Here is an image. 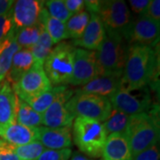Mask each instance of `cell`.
Segmentation results:
<instances>
[{
	"label": "cell",
	"instance_id": "6da1fadb",
	"mask_svg": "<svg viewBox=\"0 0 160 160\" xmlns=\"http://www.w3.org/2000/svg\"><path fill=\"white\" fill-rule=\"evenodd\" d=\"M158 59L153 46L129 45L122 83L129 87L149 86L157 77Z\"/></svg>",
	"mask_w": 160,
	"mask_h": 160
},
{
	"label": "cell",
	"instance_id": "7a4b0ae2",
	"mask_svg": "<svg viewBox=\"0 0 160 160\" xmlns=\"http://www.w3.org/2000/svg\"><path fill=\"white\" fill-rule=\"evenodd\" d=\"M158 106H154L148 112L130 116L126 134L132 156L150 148L159 141Z\"/></svg>",
	"mask_w": 160,
	"mask_h": 160
},
{
	"label": "cell",
	"instance_id": "3957f363",
	"mask_svg": "<svg viewBox=\"0 0 160 160\" xmlns=\"http://www.w3.org/2000/svg\"><path fill=\"white\" fill-rule=\"evenodd\" d=\"M72 126L73 140L80 151L91 158H101L108 137L102 123L85 118H76Z\"/></svg>",
	"mask_w": 160,
	"mask_h": 160
},
{
	"label": "cell",
	"instance_id": "277c9868",
	"mask_svg": "<svg viewBox=\"0 0 160 160\" xmlns=\"http://www.w3.org/2000/svg\"><path fill=\"white\" fill-rule=\"evenodd\" d=\"M129 44L119 36L107 35L96 50L98 76L121 75L125 69Z\"/></svg>",
	"mask_w": 160,
	"mask_h": 160
},
{
	"label": "cell",
	"instance_id": "5b68a950",
	"mask_svg": "<svg viewBox=\"0 0 160 160\" xmlns=\"http://www.w3.org/2000/svg\"><path fill=\"white\" fill-rule=\"evenodd\" d=\"M72 43L61 42L54 46L43 64L48 79L53 86L69 84L73 73L74 52Z\"/></svg>",
	"mask_w": 160,
	"mask_h": 160
},
{
	"label": "cell",
	"instance_id": "8992f818",
	"mask_svg": "<svg viewBox=\"0 0 160 160\" xmlns=\"http://www.w3.org/2000/svg\"><path fill=\"white\" fill-rule=\"evenodd\" d=\"M66 109L76 118H85L104 122L110 115L112 106L109 98L81 92L78 90L65 104Z\"/></svg>",
	"mask_w": 160,
	"mask_h": 160
},
{
	"label": "cell",
	"instance_id": "52a82bcc",
	"mask_svg": "<svg viewBox=\"0 0 160 160\" xmlns=\"http://www.w3.org/2000/svg\"><path fill=\"white\" fill-rule=\"evenodd\" d=\"M109 100L112 109L129 116L148 112L152 108L149 86L129 87L122 83L119 89Z\"/></svg>",
	"mask_w": 160,
	"mask_h": 160
},
{
	"label": "cell",
	"instance_id": "ba28073f",
	"mask_svg": "<svg viewBox=\"0 0 160 160\" xmlns=\"http://www.w3.org/2000/svg\"><path fill=\"white\" fill-rule=\"evenodd\" d=\"M98 16L102 22L106 34L119 36L126 40L132 17L126 1H102Z\"/></svg>",
	"mask_w": 160,
	"mask_h": 160
},
{
	"label": "cell",
	"instance_id": "9c48e42d",
	"mask_svg": "<svg viewBox=\"0 0 160 160\" xmlns=\"http://www.w3.org/2000/svg\"><path fill=\"white\" fill-rule=\"evenodd\" d=\"M12 87L18 97L24 102H28L51 89L52 84L44 70L43 65L35 62L31 69Z\"/></svg>",
	"mask_w": 160,
	"mask_h": 160
},
{
	"label": "cell",
	"instance_id": "30bf717a",
	"mask_svg": "<svg viewBox=\"0 0 160 160\" xmlns=\"http://www.w3.org/2000/svg\"><path fill=\"white\" fill-rule=\"evenodd\" d=\"M73 94L74 92L70 90L68 86H62V89L56 99L43 113L44 126L49 128L72 126L75 118L66 109L65 104Z\"/></svg>",
	"mask_w": 160,
	"mask_h": 160
},
{
	"label": "cell",
	"instance_id": "8fae6325",
	"mask_svg": "<svg viewBox=\"0 0 160 160\" xmlns=\"http://www.w3.org/2000/svg\"><path fill=\"white\" fill-rule=\"evenodd\" d=\"M159 34L160 23L142 14L135 19L132 18L126 41L129 45L152 46L159 39Z\"/></svg>",
	"mask_w": 160,
	"mask_h": 160
},
{
	"label": "cell",
	"instance_id": "7c38bea8",
	"mask_svg": "<svg viewBox=\"0 0 160 160\" xmlns=\"http://www.w3.org/2000/svg\"><path fill=\"white\" fill-rule=\"evenodd\" d=\"M98 76L96 52L76 48L74 52L73 73L69 84L84 86Z\"/></svg>",
	"mask_w": 160,
	"mask_h": 160
},
{
	"label": "cell",
	"instance_id": "4fadbf2b",
	"mask_svg": "<svg viewBox=\"0 0 160 160\" xmlns=\"http://www.w3.org/2000/svg\"><path fill=\"white\" fill-rule=\"evenodd\" d=\"M45 6V1L18 0L14 1L11 10L12 21L14 28L32 27L40 23V13Z\"/></svg>",
	"mask_w": 160,
	"mask_h": 160
},
{
	"label": "cell",
	"instance_id": "5bb4252c",
	"mask_svg": "<svg viewBox=\"0 0 160 160\" xmlns=\"http://www.w3.org/2000/svg\"><path fill=\"white\" fill-rule=\"evenodd\" d=\"M106 38V30L97 14H90V20L83 35L73 40V46L85 50H97Z\"/></svg>",
	"mask_w": 160,
	"mask_h": 160
},
{
	"label": "cell",
	"instance_id": "9a60e30c",
	"mask_svg": "<svg viewBox=\"0 0 160 160\" xmlns=\"http://www.w3.org/2000/svg\"><path fill=\"white\" fill-rule=\"evenodd\" d=\"M18 96L11 84L3 80L0 86V129L16 123Z\"/></svg>",
	"mask_w": 160,
	"mask_h": 160
},
{
	"label": "cell",
	"instance_id": "2e32d148",
	"mask_svg": "<svg viewBox=\"0 0 160 160\" xmlns=\"http://www.w3.org/2000/svg\"><path fill=\"white\" fill-rule=\"evenodd\" d=\"M38 142L48 149H69L72 144L71 127H39Z\"/></svg>",
	"mask_w": 160,
	"mask_h": 160
},
{
	"label": "cell",
	"instance_id": "e0dca14e",
	"mask_svg": "<svg viewBox=\"0 0 160 160\" xmlns=\"http://www.w3.org/2000/svg\"><path fill=\"white\" fill-rule=\"evenodd\" d=\"M122 84L121 75H103L97 76L87 84L78 89L81 92L96 94L109 98L119 89Z\"/></svg>",
	"mask_w": 160,
	"mask_h": 160
},
{
	"label": "cell",
	"instance_id": "ac0fdd59",
	"mask_svg": "<svg viewBox=\"0 0 160 160\" xmlns=\"http://www.w3.org/2000/svg\"><path fill=\"white\" fill-rule=\"evenodd\" d=\"M102 157L103 160H132V155L125 132L109 134L104 144Z\"/></svg>",
	"mask_w": 160,
	"mask_h": 160
},
{
	"label": "cell",
	"instance_id": "d6986e66",
	"mask_svg": "<svg viewBox=\"0 0 160 160\" xmlns=\"http://www.w3.org/2000/svg\"><path fill=\"white\" fill-rule=\"evenodd\" d=\"M39 127L32 128L13 123L0 129V138L12 146H22L38 141Z\"/></svg>",
	"mask_w": 160,
	"mask_h": 160
},
{
	"label": "cell",
	"instance_id": "ffe728a7",
	"mask_svg": "<svg viewBox=\"0 0 160 160\" xmlns=\"http://www.w3.org/2000/svg\"><path fill=\"white\" fill-rule=\"evenodd\" d=\"M36 62L29 49H20L14 54L12 65L6 80L13 86L26 72H28Z\"/></svg>",
	"mask_w": 160,
	"mask_h": 160
},
{
	"label": "cell",
	"instance_id": "44dd1931",
	"mask_svg": "<svg viewBox=\"0 0 160 160\" xmlns=\"http://www.w3.org/2000/svg\"><path fill=\"white\" fill-rule=\"evenodd\" d=\"M15 34L16 29L13 27L6 38L0 43V82L5 79L8 74L14 54L22 49L16 43Z\"/></svg>",
	"mask_w": 160,
	"mask_h": 160
},
{
	"label": "cell",
	"instance_id": "7402d4cb",
	"mask_svg": "<svg viewBox=\"0 0 160 160\" xmlns=\"http://www.w3.org/2000/svg\"><path fill=\"white\" fill-rule=\"evenodd\" d=\"M40 23L43 25L53 45H57L61 42H63V40L69 38L65 22L50 16L45 7L42 9L40 13Z\"/></svg>",
	"mask_w": 160,
	"mask_h": 160
},
{
	"label": "cell",
	"instance_id": "603a6c76",
	"mask_svg": "<svg viewBox=\"0 0 160 160\" xmlns=\"http://www.w3.org/2000/svg\"><path fill=\"white\" fill-rule=\"evenodd\" d=\"M16 123L27 127H40L43 125V115L37 112L28 103L18 97Z\"/></svg>",
	"mask_w": 160,
	"mask_h": 160
},
{
	"label": "cell",
	"instance_id": "cb8c5ba5",
	"mask_svg": "<svg viewBox=\"0 0 160 160\" xmlns=\"http://www.w3.org/2000/svg\"><path fill=\"white\" fill-rule=\"evenodd\" d=\"M89 20H90V14L86 10L75 15H72L65 22L69 38L73 40L78 39L84 33L86 26L89 22Z\"/></svg>",
	"mask_w": 160,
	"mask_h": 160
},
{
	"label": "cell",
	"instance_id": "d4e9b609",
	"mask_svg": "<svg viewBox=\"0 0 160 160\" xmlns=\"http://www.w3.org/2000/svg\"><path fill=\"white\" fill-rule=\"evenodd\" d=\"M129 119V115L112 109L109 118L102 123V126L107 134L125 132Z\"/></svg>",
	"mask_w": 160,
	"mask_h": 160
},
{
	"label": "cell",
	"instance_id": "484cf974",
	"mask_svg": "<svg viewBox=\"0 0 160 160\" xmlns=\"http://www.w3.org/2000/svg\"><path fill=\"white\" fill-rule=\"evenodd\" d=\"M52 48H53V43L43 27L38 42L36 43L35 46L29 49L34 57L35 62L43 65L46 58L50 54Z\"/></svg>",
	"mask_w": 160,
	"mask_h": 160
},
{
	"label": "cell",
	"instance_id": "4316f807",
	"mask_svg": "<svg viewBox=\"0 0 160 160\" xmlns=\"http://www.w3.org/2000/svg\"><path fill=\"white\" fill-rule=\"evenodd\" d=\"M42 29L43 25L39 23L32 27L16 29L15 40L18 46L22 49H30L38 42Z\"/></svg>",
	"mask_w": 160,
	"mask_h": 160
},
{
	"label": "cell",
	"instance_id": "83f0119b",
	"mask_svg": "<svg viewBox=\"0 0 160 160\" xmlns=\"http://www.w3.org/2000/svg\"><path fill=\"white\" fill-rule=\"evenodd\" d=\"M63 86H58L49 89L48 91L43 92L42 94L38 95V97H35L28 102H25L29 104L32 109L43 115V113L48 109V107L53 102V101L56 99L59 93L61 92Z\"/></svg>",
	"mask_w": 160,
	"mask_h": 160
},
{
	"label": "cell",
	"instance_id": "f1b7e54d",
	"mask_svg": "<svg viewBox=\"0 0 160 160\" xmlns=\"http://www.w3.org/2000/svg\"><path fill=\"white\" fill-rule=\"evenodd\" d=\"M12 149L21 160H38L46 148L36 141L22 146H12Z\"/></svg>",
	"mask_w": 160,
	"mask_h": 160
},
{
	"label": "cell",
	"instance_id": "f546056e",
	"mask_svg": "<svg viewBox=\"0 0 160 160\" xmlns=\"http://www.w3.org/2000/svg\"><path fill=\"white\" fill-rule=\"evenodd\" d=\"M45 6L49 15L59 21L66 22L72 14L66 8L63 0H48L45 1Z\"/></svg>",
	"mask_w": 160,
	"mask_h": 160
},
{
	"label": "cell",
	"instance_id": "4dcf8cb0",
	"mask_svg": "<svg viewBox=\"0 0 160 160\" xmlns=\"http://www.w3.org/2000/svg\"><path fill=\"white\" fill-rule=\"evenodd\" d=\"M72 155L71 149H46L38 160H69Z\"/></svg>",
	"mask_w": 160,
	"mask_h": 160
},
{
	"label": "cell",
	"instance_id": "1f68e13d",
	"mask_svg": "<svg viewBox=\"0 0 160 160\" xmlns=\"http://www.w3.org/2000/svg\"><path fill=\"white\" fill-rule=\"evenodd\" d=\"M159 146L158 143L132 156V160H159Z\"/></svg>",
	"mask_w": 160,
	"mask_h": 160
},
{
	"label": "cell",
	"instance_id": "d6a6232c",
	"mask_svg": "<svg viewBox=\"0 0 160 160\" xmlns=\"http://www.w3.org/2000/svg\"><path fill=\"white\" fill-rule=\"evenodd\" d=\"M13 27L11 11L6 15L0 16V43L6 38Z\"/></svg>",
	"mask_w": 160,
	"mask_h": 160
},
{
	"label": "cell",
	"instance_id": "836d02e7",
	"mask_svg": "<svg viewBox=\"0 0 160 160\" xmlns=\"http://www.w3.org/2000/svg\"><path fill=\"white\" fill-rule=\"evenodd\" d=\"M0 160H21L12 149V146L0 138Z\"/></svg>",
	"mask_w": 160,
	"mask_h": 160
},
{
	"label": "cell",
	"instance_id": "e575fe53",
	"mask_svg": "<svg viewBox=\"0 0 160 160\" xmlns=\"http://www.w3.org/2000/svg\"><path fill=\"white\" fill-rule=\"evenodd\" d=\"M144 15L148 16L157 22L160 23V1L150 0Z\"/></svg>",
	"mask_w": 160,
	"mask_h": 160
},
{
	"label": "cell",
	"instance_id": "d590c367",
	"mask_svg": "<svg viewBox=\"0 0 160 160\" xmlns=\"http://www.w3.org/2000/svg\"><path fill=\"white\" fill-rule=\"evenodd\" d=\"M150 0H129L130 12L131 13H134L137 16L142 15L145 13V11L149 6Z\"/></svg>",
	"mask_w": 160,
	"mask_h": 160
},
{
	"label": "cell",
	"instance_id": "8d00e7d4",
	"mask_svg": "<svg viewBox=\"0 0 160 160\" xmlns=\"http://www.w3.org/2000/svg\"><path fill=\"white\" fill-rule=\"evenodd\" d=\"M64 4L68 11L75 15L85 10V1L84 0H65Z\"/></svg>",
	"mask_w": 160,
	"mask_h": 160
},
{
	"label": "cell",
	"instance_id": "74e56055",
	"mask_svg": "<svg viewBox=\"0 0 160 160\" xmlns=\"http://www.w3.org/2000/svg\"><path fill=\"white\" fill-rule=\"evenodd\" d=\"M102 4V1L99 0H86L85 1V7L86 8V12H89V14H97L101 9V6Z\"/></svg>",
	"mask_w": 160,
	"mask_h": 160
},
{
	"label": "cell",
	"instance_id": "f35d334b",
	"mask_svg": "<svg viewBox=\"0 0 160 160\" xmlns=\"http://www.w3.org/2000/svg\"><path fill=\"white\" fill-rule=\"evenodd\" d=\"M14 4L13 0H0V16L10 12Z\"/></svg>",
	"mask_w": 160,
	"mask_h": 160
},
{
	"label": "cell",
	"instance_id": "ab89813d",
	"mask_svg": "<svg viewBox=\"0 0 160 160\" xmlns=\"http://www.w3.org/2000/svg\"><path fill=\"white\" fill-rule=\"evenodd\" d=\"M69 160H94L93 158H90L88 157H86L85 155L76 152L74 154L71 155V158H69Z\"/></svg>",
	"mask_w": 160,
	"mask_h": 160
},
{
	"label": "cell",
	"instance_id": "60d3db41",
	"mask_svg": "<svg viewBox=\"0 0 160 160\" xmlns=\"http://www.w3.org/2000/svg\"><path fill=\"white\" fill-rule=\"evenodd\" d=\"M0 86H1V82H0Z\"/></svg>",
	"mask_w": 160,
	"mask_h": 160
}]
</instances>
